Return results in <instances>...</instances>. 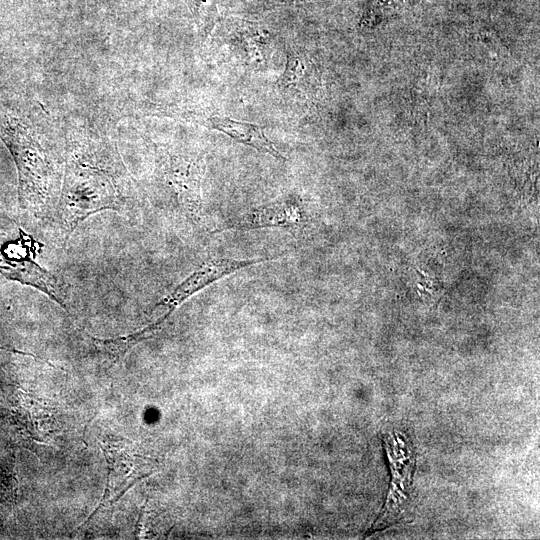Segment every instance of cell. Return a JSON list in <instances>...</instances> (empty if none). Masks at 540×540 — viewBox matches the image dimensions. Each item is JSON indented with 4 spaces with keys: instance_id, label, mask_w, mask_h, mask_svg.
I'll return each mask as SVG.
<instances>
[{
    "instance_id": "obj_1",
    "label": "cell",
    "mask_w": 540,
    "mask_h": 540,
    "mask_svg": "<svg viewBox=\"0 0 540 540\" xmlns=\"http://www.w3.org/2000/svg\"><path fill=\"white\" fill-rule=\"evenodd\" d=\"M0 139L16 165L20 207L37 216L43 214L51 185V168L44 150L27 126L13 116H0Z\"/></svg>"
},
{
    "instance_id": "obj_2",
    "label": "cell",
    "mask_w": 540,
    "mask_h": 540,
    "mask_svg": "<svg viewBox=\"0 0 540 540\" xmlns=\"http://www.w3.org/2000/svg\"><path fill=\"white\" fill-rule=\"evenodd\" d=\"M123 201L112 178L88 164L72 162L67 165L59 217L68 238L90 215L103 210H118Z\"/></svg>"
},
{
    "instance_id": "obj_3",
    "label": "cell",
    "mask_w": 540,
    "mask_h": 540,
    "mask_svg": "<svg viewBox=\"0 0 540 540\" xmlns=\"http://www.w3.org/2000/svg\"><path fill=\"white\" fill-rule=\"evenodd\" d=\"M39 247L31 235L19 228L17 238L0 243V274L43 292L66 308V295L59 280L35 261Z\"/></svg>"
},
{
    "instance_id": "obj_4",
    "label": "cell",
    "mask_w": 540,
    "mask_h": 540,
    "mask_svg": "<svg viewBox=\"0 0 540 540\" xmlns=\"http://www.w3.org/2000/svg\"><path fill=\"white\" fill-rule=\"evenodd\" d=\"M99 444L107 462V484L98 507L87 521L100 508L113 505L138 481L154 473L157 464L155 459L136 454L123 444Z\"/></svg>"
},
{
    "instance_id": "obj_5",
    "label": "cell",
    "mask_w": 540,
    "mask_h": 540,
    "mask_svg": "<svg viewBox=\"0 0 540 540\" xmlns=\"http://www.w3.org/2000/svg\"><path fill=\"white\" fill-rule=\"evenodd\" d=\"M279 256L239 260L229 258H211L203 262L194 270L185 280H183L172 292L163 297L156 307L163 306L167 312L151 326L158 330L171 313L180 306L186 299L196 292L204 289L210 284L223 278L226 275L234 273L240 269L250 267L255 264L263 263L277 259Z\"/></svg>"
},
{
    "instance_id": "obj_6",
    "label": "cell",
    "mask_w": 540,
    "mask_h": 540,
    "mask_svg": "<svg viewBox=\"0 0 540 540\" xmlns=\"http://www.w3.org/2000/svg\"><path fill=\"white\" fill-rule=\"evenodd\" d=\"M303 214L302 206L296 199L277 201L253 209L224 227L213 230L212 233L270 227H294L302 222Z\"/></svg>"
},
{
    "instance_id": "obj_7",
    "label": "cell",
    "mask_w": 540,
    "mask_h": 540,
    "mask_svg": "<svg viewBox=\"0 0 540 540\" xmlns=\"http://www.w3.org/2000/svg\"><path fill=\"white\" fill-rule=\"evenodd\" d=\"M204 165L201 159H171L167 176L175 187L180 199L194 218L201 212V179Z\"/></svg>"
},
{
    "instance_id": "obj_8",
    "label": "cell",
    "mask_w": 540,
    "mask_h": 540,
    "mask_svg": "<svg viewBox=\"0 0 540 540\" xmlns=\"http://www.w3.org/2000/svg\"><path fill=\"white\" fill-rule=\"evenodd\" d=\"M210 126L239 143L251 146L256 150L270 154L277 159L284 160L281 153L266 137L262 128L256 124L226 117H213L210 119Z\"/></svg>"
},
{
    "instance_id": "obj_9",
    "label": "cell",
    "mask_w": 540,
    "mask_h": 540,
    "mask_svg": "<svg viewBox=\"0 0 540 540\" xmlns=\"http://www.w3.org/2000/svg\"><path fill=\"white\" fill-rule=\"evenodd\" d=\"M307 66L305 58L296 51L287 52V60L278 87L287 92H296L302 87L305 80Z\"/></svg>"
},
{
    "instance_id": "obj_10",
    "label": "cell",
    "mask_w": 540,
    "mask_h": 540,
    "mask_svg": "<svg viewBox=\"0 0 540 540\" xmlns=\"http://www.w3.org/2000/svg\"><path fill=\"white\" fill-rule=\"evenodd\" d=\"M237 36L248 56L256 61H261L263 44L267 38L265 30L254 24L245 23L237 30Z\"/></svg>"
},
{
    "instance_id": "obj_11",
    "label": "cell",
    "mask_w": 540,
    "mask_h": 540,
    "mask_svg": "<svg viewBox=\"0 0 540 540\" xmlns=\"http://www.w3.org/2000/svg\"><path fill=\"white\" fill-rule=\"evenodd\" d=\"M198 24L207 30L214 19V0H184Z\"/></svg>"
}]
</instances>
